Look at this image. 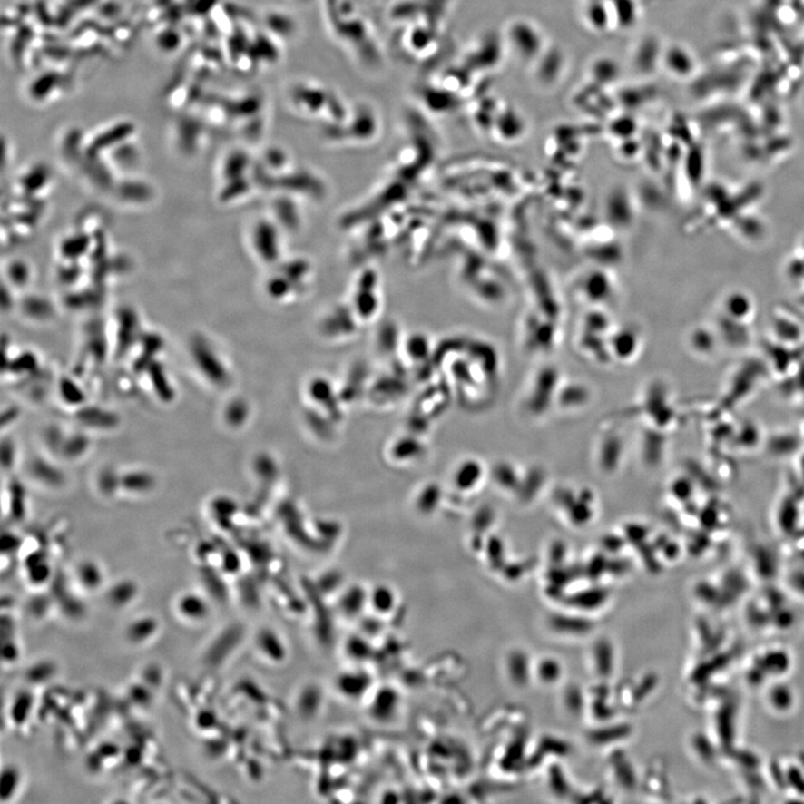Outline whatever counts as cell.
Returning <instances> with one entry per match:
<instances>
[{
  "label": "cell",
  "mask_w": 804,
  "mask_h": 804,
  "mask_svg": "<svg viewBox=\"0 0 804 804\" xmlns=\"http://www.w3.org/2000/svg\"><path fill=\"white\" fill-rule=\"evenodd\" d=\"M138 585L132 580H121L110 588L108 602L115 608L128 607L137 598Z\"/></svg>",
  "instance_id": "5bb4252c"
},
{
  "label": "cell",
  "mask_w": 804,
  "mask_h": 804,
  "mask_svg": "<svg viewBox=\"0 0 804 804\" xmlns=\"http://www.w3.org/2000/svg\"><path fill=\"white\" fill-rule=\"evenodd\" d=\"M159 629L157 619L142 616L132 620L125 629V637L132 645H143L156 636Z\"/></svg>",
  "instance_id": "7c38bea8"
},
{
  "label": "cell",
  "mask_w": 804,
  "mask_h": 804,
  "mask_svg": "<svg viewBox=\"0 0 804 804\" xmlns=\"http://www.w3.org/2000/svg\"><path fill=\"white\" fill-rule=\"evenodd\" d=\"M90 446L91 440L84 434L66 435L58 455L67 460L79 459L90 449Z\"/></svg>",
  "instance_id": "2e32d148"
},
{
  "label": "cell",
  "mask_w": 804,
  "mask_h": 804,
  "mask_svg": "<svg viewBox=\"0 0 804 804\" xmlns=\"http://www.w3.org/2000/svg\"><path fill=\"white\" fill-rule=\"evenodd\" d=\"M587 75L591 84L607 90L617 85L622 79L623 69L613 57L600 55L589 63Z\"/></svg>",
  "instance_id": "52a82bcc"
},
{
  "label": "cell",
  "mask_w": 804,
  "mask_h": 804,
  "mask_svg": "<svg viewBox=\"0 0 804 804\" xmlns=\"http://www.w3.org/2000/svg\"><path fill=\"white\" fill-rule=\"evenodd\" d=\"M609 3L618 28L627 29L636 24L638 9L634 0H609Z\"/></svg>",
  "instance_id": "9a60e30c"
},
{
  "label": "cell",
  "mask_w": 804,
  "mask_h": 804,
  "mask_svg": "<svg viewBox=\"0 0 804 804\" xmlns=\"http://www.w3.org/2000/svg\"><path fill=\"white\" fill-rule=\"evenodd\" d=\"M179 616L191 623H201L210 616V604L201 594L187 593L177 600Z\"/></svg>",
  "instance_id": "ba28073f"
},
{
  "label": "cell",
  "mask_w": 804,
  "mask_h": 804,
  "mask_svg": "<svg viewBox=\"0 0 804 804\" xmlns=\"http://www.w3.org/2000/svg\"><path fill=\"white\" fill-rule=\"evenodd\" d=\"M58 396L63 404L73 407V408H81L86 405V396L83 389L70 377H62L58 384Z\"/></svg>",
  "instance_id": "e0dca14e"
},
{
  "label": "cell",
  "mask_w": 804,
  "mask_h": 804,
  "mask_svg": "<svg viewBox=\"0 0 804 804\" xmlns=\"http://www.w3.org/2000/svg\"><path fill=\"white\" fill-rule=\"evenodd\" d=\"M663 45L652 35H645L632 44L629 67L633 74L647 77L661 69Z\"/></svg>",
  "instance_id": "3957f363"
},
{
  "label": "cell",
  "mask_w": 804,
  "mask_h": 804,
  "mask_svg": "<svg viewBox=\"0 0 804 804\" xmlns=\"http://www.w3.org/2000/svg\"><path fill=\"white\" fill-rule=\"evenodd\" d=\"M584 2H585V0H584Z\"/></svg>",
  "instance_id": "484cf974"
},
{
  "label": "cell",
  "mask_w": 804,
  "mask_h": 804,
  "mask_svg": "<svg viewBox=\"0 0 804 804\" xmlns=\"http://www.w3.org/2000/svg\"><path fill=\"white\" fill-rule=\"evenodd\" d=\"M156 486V479L144 469H131L121 475V491L132 495H144Z\"/></svg>",
  "instance_id": "30bf717a"
},
{
  "label": "cell",
  "mask_w": 804,
  "mask_h": 804,
  "mask_svg": "<svg viewBox=\"0 0 804 804\" xmlns=\"http://www.w3.org/2000/svg\"><path fill=\"white\" fill-rule=\"evenodd\" d=\"M19 781H21V774L16 768L3 769L2 782H0V787H2L0 788V796H2L3 801H6L7 799L14 796L19 786Z\"/></svg>",
  "instance_id": "d6986e66"
},
{
  "label": "cell",
  "mask_w": 804,
  "mask_h": 804,
  "mask_svg": "<svg viewBox=\"0 0 804 804\" xmlns=\"http://www.w3.org/2000/svg\"><path fill=\"white\" fill-rule=\"evenodd\" d=\"M51 575L50 566L45 561L37 560L35 564L29 565L28 580L34 584H42L46 583Z\"/></svg>",
  "instance_id": "44dd1931"
},
{
  "label": "cell",
  "mask_w": 804,
  "mask_h": 804,
  "mask_svg": "<svg viewBox=\"0 0 804 804\" xmlns=\"http://www.w3.org/2000/svg\"><path fill=\"white\" fill-rule=\"evenodd\" d=\"M771 701L774 707L779 710H787L792 703V696L788 687H776L771 692Z\"/></svg>",
  "instance_id": "603a6c76"
},
{
  "label": "cell",
  "mask_w": 804,
  "mask_h": 804,
  "mask_svg": "<svg viewBox=\"0 0 804 804\" xmlns=\"http://www.w3.org/2000/svg\"><path fill=\"white\" fill-rule=\"evenodd\" d=\"M530 69L536 86L544 91H551L564 82L569 70V58L564 48L550 43Z\"/></svg>",
  "instance_id": "7a4b0ae2"
},
{
  "label": "cell",
  "mask_w": 804,
  "mask_h": 804,
  "mask_svg": "<svg viewBox=\"0 0 804 804\" xmlns=\"http://www.w3.org/2000/svg\"><path fill=\"white\" fill-rule=\"evenodd\" d=\"M13 706L12 714L14 721H16V723H23V721L26 719L29 711H31L32 696L28 694H21L17 696Z\"/></svg>",
  "instance_id": "7402d4cb"
},
{
  "label": "cell",
  "mask_w": 804,
  "mask_h": 804,
  "mask_svg": "<svg viewBox=\"0 0 804 804\" xmlns=\"http://www.w3.org/2000/svg\"><path fill=\"white\" fill-rule=\"evenodd\" d=\"M191 356L193 363L203 379L214 387L225 386L227 379L225 368L222 367L218 356L210 346L200 340L193 342Z\"/></svg>",
  "instance_id": "5b68a950"
},
{
  "label": "cell",
  "mask_w": 804,
  "mask_h": 804,
  "mask_svg": "<svg viewBox=\"0 0 804 804\" xmlns=\"http://www.w3.org/2000/svg\"><path fill=\"white\" fill-rule=\"evenodd\" d=\"M77 583L87 591H96L104 583V574L96 562L85 560L80 562L75 570Z\"/></svg>",
  "instance_id": "4fadbf2b"
},
{
  "label": "cell",
  "mask_w": 804,
  "mask_h": 804,
  "mask_svg": "<svg viewBox=\"0 0 804 804\" xmlns=\"http://www.w3.org/2000/svg\"><path fill=\"white\" fill-rule=\"evenodd\" d=\"M501 34L507 54L523 65L531 66L550 45L544 29L531 18H511Z\"/></svg>",
  "instance_id": "6da1fadb"
},
{
  "label": "cell",
  "mask_w": 804,
  "mask_h": 804,
  "mask_svg": "<svg viewBox=\"0 0 804 804\" xmlns=\"http://www.w3.org/2000/svg\"><path fill=\"white\" fill-rule=\"evenodd\" d=\"M581 19L594 34H605L616 26L609 0H585Z\"/></svg>",
  "instance_id": "8992f818"
},
{
  "label": "cell",
  "mask_w": 804,
  "mask_h": 804,
  "mask_svg": "<svg viewBox=\"0 0 804 804\" xmlns=\"http://www.w3.org/2000/svg\"><path fill=\"white\" fill-rule=\"evenodd\" d=\"M18 656V649L14 645V642H6L3 647V658L4 661L13 662L16 660Z\"/></svg>",
  "instance_id": "d4e9b609"
},
{
  "label": "cell",
  "mask_w": 804,
  "mask_h": 804,
  "mask_svg": "<svg viewBox=\"0 0 804 804\" xmlns=\"http://www.w3.org/2000/svg\"><path fill=\"white\" fill-rule=\"evenodd\" d=\"M150 372H152L150 381H152V386L158 398L166 402L172 401L174 398V390L166 372L162 369V366H153L150 368Z\"/></svg>",
  "instance_id": "ac0fdd59"
},
{
  "label": "cell",
  "mask_w": 804,
  "mask_h": 804,
  "mask_svg": "<svg viewBox=\"0 0 804 804\" xmlns=\"http://www.w3.org/2000/svg\"><path fill=\"white\" fill-rule=\"evenodd\" d=\"M28 473L34 481L44 486L56 488L64 483V475L60 469L43 457H35L29 463Z\"/></svg>",
  "instance_id": "9c48e42d"
},
{
  "label": "cell",
  "mask_w": 804,
  "mask_h": 804,
  "mask_svg": "<svg viewBox=\"0 0 804 804\" xmlns=\"http://www.w3.org/2000/svg\"><path fill=\"white\" fill-rule=\"evenodd\" d=\"M52 672V667L48 663H44V665L34 666L33 670L29 672V677L32 678L33 681L38 682L47 680Z\"/></svg>",
  "instance_id": "cb8c5ba5"
},
{
  "label": "cell",
  "mask_w": 804,
  "mask_h": 804,
  "mask_svg": "<svg viewBox=\"0 0 804 804\" xmlns=\"http://www.w3.org/2000/svg\"><path fill=\"white\" fill-rule=\"evenodd\" d=\"M661 69L672 79L684 81L690 79L696 70V60L689 47L680 43L663 46Z\"/></svg>",
  "instance_id": "277c9868"
},
{
  "label": "cell",
  "mask_w": 804,
  "mask_h": 804,
  "mask_svg": "<svg viewBox=\"0 0 804 804\" xmlns=\"http://www.w3.org/2000/svg\"><path fill=\"white\" fill-rule=\"evenodd\" d=\"M96 484H98L100 492L104 495H113L116 492L121 491V475L114 472L113 469L105 468L98 475Z\"/></svg>",
  "instance_id": "ffe728a7"
},
{
  "label": "cell",
  "mask_w": 804,
  "mask_h": 804,
  "mask_svg": "<svg viewBox=\"0 0 804 804\" xmlns=\"http://www.w3.org/2000/svg\"><path fill=\"white\" fill-rule=\"evenodd\" d=\"M77 419L85 427L96 429L108 430V428H114L118 424V417L111 411L87 405L81 407Z\"/></svg>",
  "instance_id": "8fae6325"
}]
</instances>
